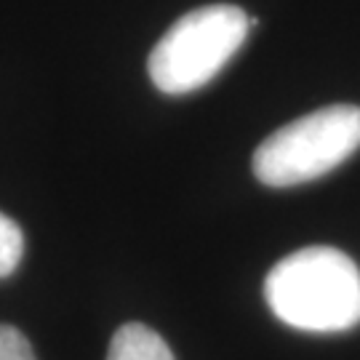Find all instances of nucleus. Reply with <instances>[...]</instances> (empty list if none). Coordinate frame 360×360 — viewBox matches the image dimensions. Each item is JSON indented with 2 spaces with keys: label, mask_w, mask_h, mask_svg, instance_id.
Wrapping results in <instances>:
<instances>
[{
  "label": "nucleus",
  "mask_w": 360,
  "mask_h": 360,
  "mask_svg": "<svg viewBox=\"0 0 360 360\" xmlns=\"http://www.w3.org/2000/svg\"><path fill=\"white\" fill-rule=\"evenodd\" d=\"M25 254V235L19 224L0 211V278H8Z\"/></svg>",
  "instance_id": "39448f33"
},
{
  "label": "nucleus",
  "mask_w": 360,
  "mask_h": 360,
  "mask_svg": "<svg viewBox=\"0 0 360 360\" xmlns=\"http://www.w3.org/2000/svg\"><path fill=\"white\" fill-rule=\"evenodd\" d=\"M257 19L238 6H203L184 13L150 53L155 89L179 96L203 89L243 46Z\"/></svg>",
  "instance_id": "f03ea898"
},
{
  "label": "nucleus",
  "mask_w": 360,
  "mask_h": 360,
  "mask_svg": "<svg viewBox=\"0 0 360 360\" xmlns=\"http://www.w3.org/2000/svg\"><path fill=\"white\" fill-rule=\"evenodd\" d=\"M264 299L272 315L291 328L349 331L360 323V270L339 248L307 245L272 267Z\"/></svg>",
  "instance_id": "f257e3e1"
},
{
  "label": "nucleus",
  "mask_w": 360,
  "mask_h": 360,
  "mask_svg": "<svg viewBox=\"0 0 360 360\" xmlns=\"http://www.w3.org/2000/svg\"><path fill=\"white\" fill-rule=\"evenodd\" d=\"M107 360H176L168 345L142 323L120 326L110 342Z\"/></svg>",
  "instance_id": "20e7f679"
},
{
  "label": "nucleus",
  "mask_w": 360,
  "mask_h": 360,
  "mask_svg": "<svg viewBox=\"0 0 360 360\" xmlns=\"http://www.w3.org/2000/svg\"><path fill=\"white\" fill-rule=\"evenodd\" d=\"M0 360H35L27 336L16 331L13 326H3V323H0Z\"/></svg>",
  "instance_id": "423d86ee"
},
{
  "label": "nucleus",
  "mask_w": 360,
  "mask_h": 360,
  "mask_svg": "<svg viewBox=\"0 0 360 360\" xmlns=\"http://www.w3.org/2000/svg\"><path fill=\"white\" fill-rule=\"evenodd\" d=\"M358 147L360 107L331 104L270 134L254 153V174L267 187H294L334 171Z\"/></svg>",
  "instance_id": "7ed1b4c3"
}]
</instances>
